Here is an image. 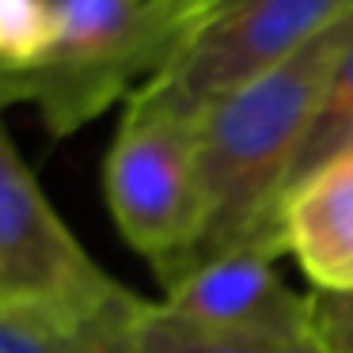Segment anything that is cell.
I'll return each instance as SVG.
<instances>
[{"mask_svg": "<svg viewBox=\"0 0 353 353\" xmlns=\"http://www.w3.org/2000/svg\"><path fill=\"white\" fill-rule=\"evenodd\" d=\"M350 42L353 12L198 122V232L163 289L224 254L289 251V175Z\"/></svg>", "mask_w": 353, "mask_h": 353, "instance_id": "6da1fadb", "label": "cell"}, {"mask_svg": "<svg viewBox=\"0 0 353 353\" xmlns=\"http://www.w3.org/2000/svg\"><path fill=\"white\" fill-rule=\"evenodd\" d=\"M236 0H54L57 39L34 72L0 88V110L27 103L65 141L168 69Z\"/></svg>", "mask_w": 353, "mask_h": 353, "instance_id": "7a4b0ae2", "label": "cell"}, {"mask_svg": "<svg viewBox=\"0 0 353 353\" xmlns=\"http://www.w3.org/2000/svg\"><path fill=\"white\" fill-rule=\"evenodd\" d=\"M103 190L122 239L168 285L198 232V122L125 99Z\"/></svg>", "mask_w": 353, "mask_h": 353, "instance_id": "3957f363", "label": "cell"}, {"mask_svg": "<svg viewBox=\"0 0 353 353\" xmlns=\"http://www.w3.org/2000/svg\"><path fill=\"white\" fill-rule=\"evenodd\" d=\"M350 12L353 0H236L130 99L201 122Z\"/></svg>", "mask_w": 353, "mask_h": 353, "instance_id": "277c9868", "label": "cell"}, {"mask_svg": "<svg viewBox=\"0 0 353 353\" xmlns=\"http://www.w3.org/2000/svg\"><path fill=\"white\" fill-rule=\"evenodd\" d=\"M125 292L50 205L0 122V307L95 312Z\"/></svg>", "mask_w": 353, "mask_h": 353, "instance_id": "5b68a950", "label": "cell"}, {"mask_svg": "<svg viewBox=\"0 0 353 353\" xmlns=\"http://www.w3.org/2000/svg\"><path fill=\"white\" fill-rule=\"evenodd\" d=\"M160 300L168 312L224 334L251 338H315L312 296H300L277 277L274 259L259 251H236L179 277Z\"/></svg>", "mask_w": 353, "mask_h": 353, "instance_id": "8992f818", "label": "cell"}, {"mask_svg": "<svg viewBox=\"0 0 353 353\" xmlns=\"http://www.w3.org/2000/svg\"><path fill=\"white\" fill-rule=\"evenodd\" d=\"M285 239L315 292L353 289V152L323 163L289 194Z\"/></svg>", "mask_w": 353, "mask_h": 353, "instance_id": "52a82bcc", "label": "cell"}, {"mask_svg": "<svg viewBox=\"0 0 353 353\" xmlns=\"http://www.w3.org/2000/svg\"><path fill=\"white\" fill-rule=\"evenodd\" d=\"M141 307L133 289L95 312L0 307V353H141L133 334Z\"/></svg>", "mask_w": 353, "mask_h": 353, "instance_id": "ba28073f", "label": "cell"}, {"mask_svg": "<svg viewBox=\"0 0 353 353\" xmlns=\"http://www.w3.org/2000/svg\"><path fill=\"white\" fill-rule=\"evenodd\" d=\"M141 353H327L315 338H296V342H281V338H251V334H224V330H209L198 323L183 319V315L168 312L163 304L145 300L133 323Z\"/></svg>", "mask_w": 353, "mask_h": 353, "instance_id": "9c48e42d", "label": "cell"}, {"mask_svg": "<svg viewBox=\"0 0 353 353\" xmlns=\"http://www.w3.org/2000/svg\"><path fill=\"white\" fill-rule=\"evenodd\" d=\"M54 39V0H0V88L39 69Z\"/></svg>", "mask_w": 353, "mask_h": 353, "instance_id": "30bf717a", "label": "cell"}, {"mask_svg": "<svg viewBox=\"0 0 353 353\" xmlns=\"http://www.w3.org/2000/svg\"><path fill=\"white\" fill-rule=\"evenodd\" d=\"M312 330L327 353H353V289L312 292Z\"/></svg>", "mask_w": 353, "mask_h": 353, "instance_id": "8fae6325", "label": "cell"}, {"mask_svg": "<svg viewBox=\"0 0 353 353\" xmlns=\"http://www.w3.org/2000/svg\"><path fill=\"white\" fill-rule=\"evenodd\" d=\"M350 114H353V42L342 54V61H338L334 80H330L327 99H323L315 122H338V118H350Z\"/></svg>", "mask_w": 353, "mask_h": 353, "instance_id": "7c38bea8", "label": "cell"}]
</instances>
